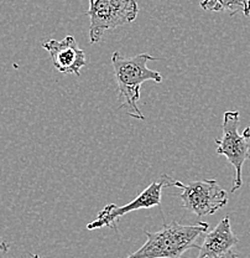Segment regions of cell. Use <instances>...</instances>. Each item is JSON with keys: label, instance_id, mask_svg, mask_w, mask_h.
<instances>
[{"label": "cell", "instance_id": "cell-5", "mask_svg": "<svg viewBox=\"0 0 250 258\" xmlns=\"http://www.w3.org/2000/svg\"><path fill=\"white\" fill-rule=\"evenodd\" d=\"M239 114L238 111H228L223 115L222 132L220 139H214L217 144L216 153L224 155L230 165L234 168L235 176L230 191L235 192L243 185V165L250 158V144L243 134H239Z\"/></svg>", "mask_w": 250, "mask_h": 258}, {"label": "cell", "instance_id": "cell-10", "mask_svg": "<svg viewBox=\"0 0 250 258\" xmlns=\"http://www.w3.org/2000/svg\"><path fill=\"white\" fill-rule=\"evenodd\" d=\"M9 247L10 244L8 242H0V252H8L9 251Z\"/></svg>", "mask_w": 250, "mask_h": 258}, {"label": "cell", "instance_id": "cell-12", "mask_svg": "<svg viewBox=\"0 0 250 258\" xmlns=\"http://www.w3.org/2000/svg\"><path fill=\"white\" fill-rule=\"evenodd\" d=\"M31 258H40L39 254H31Z\"/></svg>", "mask_w": 250, "mask_h": 258}, {"label": "cell", "instance_id": "cell-4", "mask_svg": "<svg viewBox=\"0 0 250 258\" xmlns=\"http://www.w3.org/2000/svg\"><path fill=\"white\" fill-rule=\"evenodd\" d=\"M172 186L181 189L179 198L184 208L198 217L216 214L228 203L227 191L219 186L216 179L196 180L190 184L174 179Z\"/></svg>", "mask_w": 250, "mask_h": 258}, {"label": "cell", "instance_id": "cell-6", "mask_svg": "<svg viewBox=\"0 0 250 258\" xmlns=\"http://www.w3.org/2000/svg\"><path fill=\"white\" fill-rule=\"evenodd\" d=\"M174 179L169 175H162L157 181H152L141 194H139L131 203L124 206H117L114 204L107 205L99 214L93 222L87 225V230L92 231L96 228H102L104 226L114 227L117 220L123 217L129 212L138 211L141 209H150L154 206H160L161 204V192L166 186H172Z\"/></svg>", "mask_w": 250, "mask_h": 258}, {"label": "cell", "instance_id": "cell-8", "mask_svg": "<svg viewBox=\"0 0 250 258\" xmlns=\"http://www.w3.org/2000/svg\"><path fill=\"white\" fill-rule=\"evenodd\" d=\"M233 233L229 216H225L212 231H207L197 258H238L233 247L238 243Z\"/></svg>", "mask_w": 250, "mask_h": 258}, {"label": "cell", "instance_id": "cell-9", "mask_svg": "<svg viewBox=\"0 0 250 258\" xmlns=\"http://www.w3.org/2000/svg\"><path fill=\"white\" fill-rule=\"evenodd\" d=\"M201 8L207 12H225L229 15L241 13L250 15V0H202Z\"/></svg>", "mask_w": 250, "mask_h": 258}, {"label": "cell", "instance_id": "cell-7", "mask_svg": "<svg viewBox=\"0 0 250 258\" xmlns=\"http://www.w3.org/2000/svg\"><path fill=\"white\" fill-rule=\"evenodd\" d=\"M52 61L53 67L64 75L80 76V70L86 66V53L71 35L62 40L51 39L42 44Z\"/></svg>", "mask_w": 250, "mask_h": 258}, {"label": "cell", "instance_id": "cell-2", "mask_svg": "<svg viewBox=\"0 0 250 258\" xmlns=\"http://www.w3.org/2000/svg\"><path fill=\"white\" fill-rule=\"evenodd\" d=\"M208 228L209 225L203 221L190 226L172 222L155 232L145 231L146 242L125 258H181L185 252L200 248L198 240Z\"/></svg>", "mask_w": 250, "mask_h": 258}, {"label": "cell", "instance_id": "cell-11", "mask_svg": "<svg viewBox=\"0 0 250 258\" xmlns=\"http://www.w3.org/2000/svg\"><path fill=\"white\" fill-rule=\"evenodd\" d=\"M243 136L245 137L246 139H250V124H249L248 127H246L245 129H244V132H243Z\"/></svg>", "mask_w": 250, "mask_h": 258}, {"label": "cell", "instance_id": "cell-1", "mask_svg": "<svg viewBox=\"0 0 250 258\" xmlns=\"http://www.w3.org/2000/svg\"><path fill=\"white\" fill-rule=\"evenodd\" d=\"M151 60H158L147 53H139L133 57H125L120 52L115 51L112 55V64L114 76L118 85V101L120 108H125L126 113L135 119L144 120L138 106L141 97V85L146 81L160 83L162 82V75L147 67V62Z\"/></svg>", "mask_w": 250, "mask_h": 258}, {"label": "cell", "instance_id": "cell-3", "mask_svg": "<svg viewBox=\"0 0 250 258\" xmlns=\"http://www.w3.org/2000/svg\"><path fill=\"white\" fill-rule=\"evenodd\" d=\"M90 9V42L97 44L104 32L135 21L139 14L138 0H88Z\"/></svg>", "mask_w": 250, "mask_h": 258}]
</instances>
